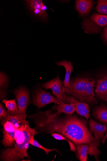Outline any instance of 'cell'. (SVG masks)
Here are the masks:
<instances>
[{"label": "cell", "mask_w": 107, "mask_h": 161, "mask_svg": "<svg viewBox=\"0 0 107 161\" xmlns=\"http://www.w3.org/2000/svg\"><path fill=\"white\" fill-rule=\"evenodd\" d=\"M62 114H56L52 108L28 117L35 124L37 134L56 133L62 135L76 146L88 144V154L94 156L96 161L100 160L99 156L102 153L98 147L101 146L100 140L93 136L86 122L75 115Z\"/></svg>", "instance_id": "1"}, {"label": "cell", "mask_w": 107, "mask_h": 161, "mask_svg": "<svg viewBox=\"0 0 107 161\" xmlns=\"http://www.w3.org/2000/svg\"><path fill=\"white\" fill-rule=\"evenodd\" d=\"M29 121H26L17 129L15 135L14 147L3 150L1 159L2 161H19L25 157L32 159L29 156L27 151L29 142L37 134L34 128L30 127Z\"/></svg>", "instance_id": "2"}, {"label": "cell", "mask_w": 107, "mask_h": 161, "mask_svg": "<svg viewBox=\"0 0 107 161\" xmlns=\"http://www.w3.org/2000/svg\"><path fill=\"white\" fill-rule=\"evenodd\" d=\"M95 81L89 76L79 77L70 80V86L65 88V94L90 106L96 105L94 87Z\"/></svg>", "instance_id": "3"}, {"label": "cell", "mask_w": 107, "mask_h": 161, "mask_svg": "<svg viewBox=\"0 0 107 161\" xmlns=\"http://www.w3.org/2000/svg\"><path fill=\"white\" fill-rule=\"evenodd\" d=\"M64 102L62 100L54 97L49 92L42 89L39 85L37 86L32 101V103L38 109L51 103L62 105Z\"/></svg>", "instance_id": "4"}, {"label": "cell", "mask_w": 107, "mask_h": 161, "mask_svg": "<svg viewBox=\"0 0 107 161\" xmlns=\"http://www.w3.org/2000/svg\"><path fill=\"white\" fill-rule=\"evenodd\" d=\"M107 25V16L104 14H94L83 22L84 30L90 33H98L101 30V27Z\"/></svg>", "instance_id": "5"}, {"label": "cell", "mask_w": 107, "mask_h": 161, "mask_svg": "<svg viewBox=\"0 0 107 161\" xmlns=\"http://www.w3.org/2000/svg\"><path fill=\"white\" fill-rule=\"evenodd\" d=\"M13 92L17 100L19 114H26L27 108L30 103L29 92L24 86H20Z\"/></svg>", "instance_id": "6"}, {"label": "cell", "mask_w": 107, "mask_h": 161, "mask_svg": "<svg viewBox=\"0 0 107 161\" xmlns=\"http://www.w3.org/2000/svg\"><path fill=\"white\" fill-rule=\"evenodd\" d=\"M3 126L2 129L3 139L2 143L5 147H12L15 143V135L17 128L12 123L8 121H1Z\"/></svg>", "instance_id": "7"}, {"label": "cell", "mask_w": 107, "mask_h": 161, "mask_svg": "<svg viewBox=\"0 0 107 161\" xmlns=\"http://www.w3.org/2000/svg\"><path fill=\"white\" fill-rule=\"evenodd\" d=\"M62 100L67 103L73 104L76 112L84 117L87 120L89 119L90 117L89 107L86 102H81L65 94L63 95Z\"/></svg>", "instance_id": "8"}, {"label": "cell", "mask_w": 107, "mask_h": 161, "mask_svg": "<svg viewBox=\"0 0 107 161\" xmlns=\"http://www.w3.org/2000/svg\"><path fill=\"white\" fill-rule=\"evenodd\" d=\"M41 86L45 90L51 89L56 97L62 100L65 87L64 82L60 80L59 75L55 79L42 84Z\"/></svg>", "instance_id": "9"}, {"label": "cell", "mask_w": 107, "mask_h": 161, "mask_svg": "<svg viewBox=\"0 0 107 161\" xmlns=\"http://www.w3.org/2000/svg\"><path fill=\"white\" fill-rule=\"evenodd\" d=\"M95 94L96 98L107 102V72L103 73L97 77Z\"/></svg>", "instance_id": "10"}, {"label": "cell", "mask_w": 107, "mask_h": 161, "mask_svg": "<svg viewBox=\"0 0 107 161\" xmlns=\"http://www.w3.org/2000/svg\"><path fill=\"white\" fill-rule=\"evenodd\" d=\"M89 130L96 140H103L107 130V126L102 125L93 119L89 121Z\"/></svg>", "instance_id": "11"}, {"label": "cell", "mask_w": 107, "mask_h": 161, "mask_svg": "<svg viewBox=\"0 0 107 161\" xmlns=\"http://www.w3.org/2000/svg\"><path fill=\"white\" fill-rule=\"evenodd\" d=\"M93 115L95 119L107 126V106L106 105L102 104L94 107L93 110Z\"/></svg>", "instance_id": "12"}, {"label": "cell", "mask_w": 107, "mask_h": 161, "mask_svg": "<svg viewBox=\"0 0 107 161\" xmlns=\"http://www.w3.org/2000/svg\"><path fill=\"white\" fill-rule=\"evenodd\" d=\"M93 1L78 0L76 1L75 8L81 16L86 15L90 11L93 4Z\"/></svg>", "instance_id": "13"}, {"label": "cell", "mask_w": 107, "mask_h": 161, "mask_svg": "<svg viewBox=\"0 0 107 161\" xmlns=\"http://www.w3.org/2000/svg\"><path fill=\"white\" fill-rule=\"evenodd\" d=\"M56 64L58 66H63L66 70V76L64 81L65 88H68L70 86V76L71 73L73 69V67L71 62L66 60L57 62Z\"/></svg>", "instance_id": "14"}, {"label": "cell", "mask_w": 107, "mask_h": 161, "mask_svg": "<svg viewBox=\"0 0 107 161\" xmlns=\"http://www.w3.org/2000/svg\"><path fill=\"white\" fill-rule=\"evenodd\" d=\"M56 114L64 113L67 114H72L75 111L74 105L72 104L66 103L64 102L62 105L56 104L54 106Z\"/></svg>", "instance_id": "15"}, {"label": "cell", "mask_w": 107, "mask_h": 161, "mask_svg": "<svg viewBox=\"0 0 107 161\" xmlns=\"http://www.w3.org/2000/svg\"><path fill=\"white\" fill-rule=\"evenodd\" d=\"M26 114H20L14 115H10L5 119L1 121H6L10 122L13 124L16 127L19 128L20 125L26 121L27 117Z\"/></svg>", "instance_id": "16"}, {"label": "cell", "mask_w": 107, "mask_h": 161, "mask_svg": "<svg viewBox=\"0 0 107 161\" xmlns=\"http://www.w3.org/2000/svg\"><path fill=\"white\" fill-rule=\"evenodd\" d=\"M2 102L5 104L8 112L10 115H13L19 114L16 99L10 100L4 99L2 101Z\"/></svg>", "instance_id": "17"}, {"label": "cell", "mask_w": 107, "mask_h": 161, "mask_svg": "<svg viewBox=\"0 0 107 161\" xmlns=\"http://www.w3.org/2000/svg\"><path fill=\"white\" fill-rule=\"evenodd\" d=\"M77 158L81 161H87L88 150V145L86 144L76 145Z\"/></svg>", "instance_id": "18"}, {"label": "cell", "mask_w": 107, "mask_h": 161, "mask_svg": "<svg viewBox=\"0 0 107 161\" xmlns=\"http://www.w3.org/2000/svg\"><path fill=\"white\" fill-rule=\"evenodd\" d=\"M24 1L30 10L36 9H40L44 5L42 1L40 0H28Z\"/></svg>", "instance_id": "19"}, {"label": "cell", "mask_w": 107, "mask_h": 161, "mask_svg": "<svg viewBox=\"0 0 107 161\" xmlns=\"http://www.w3.org/2000/svg\"><path fill=\"white\" fill-rule=\"evenodd\" d=\"M52 137L55 139L58 140H65L68 142L70 147V151L74 152L75 153H77V150L75 148V146L74 143L69 140L68 139L62 135L59 134L53 133L51 134Z\"/></svg>", "instance_id": "20"}, {"label": "cell", "mask_w": 107, "mask_h": 161, "mask_svg": "<svg viewBox=\"0 0 107 161\" xmlns=\"http://www.w3.org/2000/svg\"><path fill=\"white\" fill-rule=\"evenodd\" d=\"M96 9L100 13L107 14V0L98 1Z\"/></svg>", "instance_id": "21"}, {"label": "cell", "mask_w": 107, "mask_h": 161, "mask_svg": "<svg viewBox=\"0 0 107 161\" xmlns=\"http://www.w3.org/2000/svg\"><path fill=\"white\" fill-rule=\"evenodd\" d=\"M29 144H30L35 147L44 150L46 153L47 155H48L49 153L53 151H56L60 155H62L59 151L56 149L54 148L53 149H51L46 148L43 147L42 145L40 144L37 141L34 140V139L32 140L29 142Z\"/></svg>", "instance_id": "22"}, {"label": "cell", "mask_w": 107, "mask_h": 161, "mask_svg": "<svg viewBox=\"0 0 107 161\" xmlns=\"http://www.w3.org/2000/svg\"><path fill=\"white\" fill-rule=\"evenodd\" d=\"M36 17L43 21H45L48 18V15L46 11H44L40 9H34L30 10Z\"/></svg>", "instance_id": "23"}, {"label": "cell", "mask_w": 107, "mask_h": 161, "mask_svg": "<svg viewBox=\"0 0 107 161\" xmlns=\"http://www.w3.org/2000/svg\"><path fill=\"white\" fill-rule=\"evenodd\" d=\"M0 87H1V90H5L7 88L8 84V78L5 74L3 72H1L0 74Z\"/></svg>", "instance_id": "24"}, {"label": "cell", "mask_w": 107, "mask_h": 161, "mask_svg": "<svg viewBox=\"0 0 107 161\" xmlns=\"http://www.w3.org/2000/svg\"><path fill=\"white\" fill-rule=\"evenodd\" d=\"M10 115V114L8 110L1 103L0 104V120L1 121L6 119Z\"/></svg>", "instance_id": "25"}, {"label": "cell", "mask_w": 107, "mask_h": 161, "mask_svg": "<svg viewBox=\"0 0 107 161\" xmlns=\"http://www.w3.org/2000/svg\"><path fill=\"white\" fill-rule=\"evenodd\" d=\"M102 38L104 40L107 42V26L104 28V32L102 34Z\"/></svg>", "instance_id": "26"}, {"label": "cell", "mask_w": 107, "mask_h": 161, "mask_svg": "<svg viewBox=\"0 0 107 161\" xmlns=\"http://www.w3.org/2000/svg\"><path fill=\"white\" fill-rule=\"evenodd\" d=\"M47 8L45 5H44L41 8L40 10L42 11H46Z\"/></svg>", "instance_id": "27"}, {"label": "cell", "mask_w": 107, "mask_h": 161, "mask_svg": "<svg viewBox=\"0 0 107 161\" xmlns=\"http://www.w3.org/2000/svg\"><path fill=\"white\" fill-rule=\"evenodd\" d=\"M107 139V130L106 132V133L105 136L104 137V139L103 140H102V142L103 144H104V143L105 142V141H106V140Z\"/></svg>", "instance_id": "28"}]
</instances>
